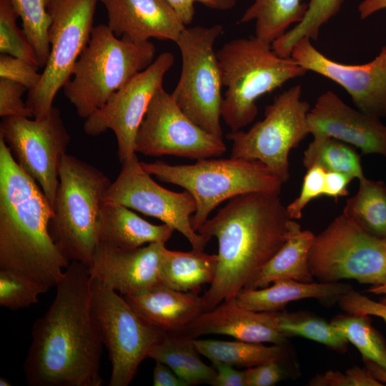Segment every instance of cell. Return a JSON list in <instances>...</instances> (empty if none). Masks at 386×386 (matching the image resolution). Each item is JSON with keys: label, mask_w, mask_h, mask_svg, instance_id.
I'll return each mask as SVG.
<instances>
[{"label": "cell", "mask_w": 386, "mask_h": 386, "mask_svg": "<svg viewBox=\"0 0 386 386\" xmlns=\"http://www.w3.org/2000/svg\"><path fill=\"white\" fill-rule=\"evenodd\" d=\"M89 268L71 262L31 328L23 369L30 386H100L103 342L91 312Z\"/></svg>", "instance_id": "obj_1"}, {"label": "cell", "mask_w": 386, "mask_h": 386, "mask_svg": "<svg viewBox=\"0 0 386 386\" xmlns=\"http://www.w3.org/2000/svg\"><path fill=\"white\" fill-rule=\"evenodd\" d=\"M290 217L279 195L254 192L229 199L197 232L218 241L217 272L202 297L214 309L247 290L285 242Z\"/></svg>", "instance_id": "obj_2"}, {"label": "cell", "mask_w": 386, "mask_h": 386, "mask_svg": "<svg viewBox=\"0 0 386 386\" xmlns=\"http://www.w3.org/2000/svg\"><path fill=\"white\" fill-rule=\"evenodd\" d=\"M53 207L0 137V269L56 287L69 262L49 232Z\"/></svg>", "instance_id": "obj_3"}, {"label": "cell", "mask_w": 386, "mask_h": 386, "mask_svg": "<svg viewBox=\"0 0 386 386\" xmlns=\"http://www.w3.org/2000/svg\"><path fill=\"white\" fill-rule=\"evenodd\" d=\"M217 56L226 87L221 117L231 132L239 131L253 122L260 96L307 72L291 56L277 55L271 44L255 36L226 42Z\"/></svg>", "instance_id": "obj_4"}, {"label": "cell", "mask_w": 386, "mask_h": 386, "mask_svg": "<svg viewBox=\"0 0 386 386\" xmlns=\"http://www.w3.org/2000/svg\"><path fill=\"white\" fill-rule=\"evenodd\" d=\"M155 46L117 37L107 24L94 26L90 39L64 86V96L86 119L153 61Z\"/></svg>", "instance_id": "obj_5"}, {"label": "cell", "mask_w": 386, "mask_h": 386, "mask_svg": "<svg viewBox=\"0 0 386 386\" xmlns=\"http://www.w3.org/2000/svg\"><path fill=\"white\" fill-rule=\"evenodd\" d=\"M111 184L95 167L72 155L63 157L49 232L69 262L91 266L99 244V217Z\"/></svg>", "instance_id": "obj_6"}, {"label": "cell", "mask_w": 386, "mask_h": 386, "mask_svg": "<svg viewBox=\"0 0 386 386\" xmlns=\"http://www.w3.org/2000/svg\"><path fill=\"white\" fill-rule=\"evenodd\" d=\"M140 164L150 175L191 194L197 205L191 218L196 232L224 201L254 192L279 195L284 184L261 162L232 157L204 159L191 164L172 165L163 161Z\"/></svg>", "instance_id": "obj_7"}, {"label": "cell", "mask_w": 386, "mask_h": 386, "mask_svg": "<svg viewBox=\"0 0 386 386\" xmlns=\"http://www.w3.org/2000/svg\"><path fill=\"white\" fill-rule=\"evenodd\" d=\"M222 31L221 24L184 28L175 42L182 56V69L171 93L177 106L192 121L222 139L223 85L214 44Z\"/></svg>", "instance_id": "obj_8"}, {"label": "cell", "mask_w": 386, "mask_h": 386, "mask_svg": "<svg viewBox=\"0 0 386 386\" xmlns=\"http://www.w3.org/2000/svg\"><path fill=\"white\" fill-rule=\"evenodd\" d=\"M308 264L319 282L354 279L380 285L386 282V239L365 232L342 213L315 235Z\"/></svg>", "instance_id": "obj_9"}, {"label": "cell", "mask_w": 386, "mask_h": 386, "mask_svg": "<svg viewBox=\"0 0 386 386\" xmlns=\"http://www.w3.org/2000/svg\"><path fill=\"white\" fill-rule=\"evenodd\" d=\"M99 0H46L51 17L48 32L50 52L36 86L28 91L26 104L34 119H41L54 107V98L68 82L94 28Z\"/></svg>", "instance_id": "obj_10"}, {"label": "cell", "mask_w": 386, "mask_h": 386, "mask_svg": "<svg viewBox=\"0 0 386 386\" xmlns=\"http://www.w3.org/2000/svg\"><path fill=\"white\" fill-rule=\"evenodd\" d=\"M302 88L295 85L278 95L265 107L264 117L248 131L231 132V156L257 160L284 183L290 178L289 154L307 134L309 104L302 99Z\"/></svg>", "instance_id": "obj_11"}, {"label": "cell", "mask_w": 386, "mask_h": 386, "mask_svg": "<svg viewBox=\"0 0 386 386\" xmlns=\"http://www.w3.org/2000/svg\"><path fill=\"white\" fill-rule=\"evenodd\" d=\"M91 304L112 364L109 385L127 386L165 332L142 319L123 296L93 279Z\"/></svg>", "instance_id": "obj_12"}, {"label": "cell", "mask_w": 386, "mask_h": 386, "mask_svg": "<svg viewBox=\"0 0 386 386\" xmlns=\"http://www.w3.org/2000/svg\"><path fill=\"white\" fill-rule=\"evenodd\" d=\"M0 137L18 165L38 183L53 206L61 162L70 142L60 110L54 106L39 119L4 117Z\"/></svg>", "instance_id": "obj_13"}, {"label": "cell", "mask_w": 386, "mask_h": 386, "mask_svg": "<svg viewBox=\"0 0 386 386\" xmlns=\"http://www.w3.org/2000/svg\"><path fill=\"white\" fill-rule=\"evenodd\" d=\"M174 62L171 52L162 53L85 119L83 129L88 136L96 137L108 130L114 133L121 164L137 157L135 140L139 127L154 95L163 87L164 76Z\"/></svg>", "instance_id": "obj_14"}, {"label": "cell", "mask_w": 386, "mask_h": 386, "mask_svg": "<svg viewBox=\"0 0 386 386\" xmlns=\"http://www.w3.org/2000/svg\"><path fill=\"white\" fill-rule=\"evenodd\" d=\"M226 149L223 139L192 121L163 87L154 95L135 140L136 152L152 157L200 160L220 157Z\"/></svg>", "instance_id": "obj_15"}, {"label": "cell", "mask_w": 386, "mask_h": 386, "mask_svg": "<svg viewBox=\"0 0 386 386\" xmlns=\"http://www.w3.org/2000/svg\"><path fill=\"white\" fill-rule=\"evenodd\" d=\"M104 202L120 204L159 219L184 235L193 249L204 250L209 242L192 226L191 216L197 205L191 194L186 190L173 192L155 182L137 157L122 164L117 178L105 192Z\"/></svg>", "instance_id": "obj_16"}, {"label": "cell", "mask_w": 386, "mask_h": 386, "mask_svg": "<svg viewBox=\"0 0 386 386\" xmlns=\"http://www.w3.org/2000/svg\"><path fill=\"white\" fill-rule=\"evenodd\" d=\"M290 56L307 71L340 85L360 111L379 118L386 117V46L371 61L352 65L327 57L311 39L303 38L295 44Z\"/></svg>", "instance_id": "obj_17"}, {"label": "cell", "mask_w": 386, "mask_h": 386, "mask_svg": "<svg viewBox=\"0 0 386 386\" xmlns=\"http://www.w3.org/2000/svg\"><path fill=\"white\" fill-rule=\"evenodd\" d=\"M164 247L162 242L129 249L99 243L88 268L93 279L123 297L142 295L162 284Z\"/></svg>", "instance_id": "obj_18"}, {"label": "cell", "mask_w": 386, "mask_h": 386, "mask_svg": "<svg viewBox=\"0 0 386 386\" xmlns=\"http://www.w3.org/2000/svg\"><path fill=\"white\" fill-rule=\"evenodd\" d=\"M310 134L332 137L364 154L386 157V126L379 117L347 105L332 91L322 94L307 114Z\"/></svg>", "instance_id": "obj_19"}, {"label": "cell", "mask_w": 386, "mask_h": 386, "mask_svg": "<svg viewBox=\"0 0 386 386\" xmlns=\"http://www.w3.org/2000/svg\"><path fill=\"white\" fill-rule=\"evenodd\" d=\"M108 16V26L117 37L134 42L154 38L177 41L187 26L166 0H99Z\"/></svg>", "instance_id": "obj_20"}, {"label": "cell", "mask_w": 386, "mask_h": 386, "mask_svg": "<svg viewBox=\"0 0 386 386\" xmlns=\"http://www.w3.org/2000/svg\"><path fill=\"white\" fill-rule=\"evenodd\" d=\"M181 332L193 339L214 334L245 342L276 345H283L287 338L278 328L276 312L245 309L235 298L203 312Z\"/></svg>", "instance_id": "obj_21"}, {"label": "cell", "mask_w": 386, "mask_h": 386, "mask_svg": "<svg viewBox=\"0 0 386 386\" xmlns=\"http://www.w3.org/2000/svg\"><path fill=\"white\" fill-rule=\"evenodd\" d=\"M124 297L142 319L165 332H181L204 312L198 294L162 284L144 294Z\"/></svg>", "instance_id": "obj_22"}, {"label": "cell", "mask_w": 386, "mask_h": 386, "mask_svg": "<svg viewBox=\"0 0 386 386\" xmlns=\"http://www.w3.org/2000/svg\"><path fill=\"white\" fill-rule=\"evenodd\" d=\"M174 231L166 224H153L117 203L104 202L98 220L99 243L126 249L149 243H166Z\"/></svg>", "instance_id": "obj_23"}, {"label": "cell", "mask_w": 386, "mask_h": 386, "mask_svg": "<svg viewBox=\"0 0 386 386\" xmlns=\"http://www.w3.org/2000/svg\"><path fill=\"white\" fill-rule=\"evenodd\" d=\"M267 287L244 290L235 297L242 307L263 312L282 310L290 302L314 298L319 300H338L352 287L342 282H302L292 279H277Z\"/></svg>", "instance_id": "obj_24"}, {"label": "cell", "mask_w": 386, "mask_h": 386, "mask_svg": "<svg viewBox=\"0 0 386 386\" xmlns=\"http://www.w3.org/2000/svg\"><path fill=\"white\" fill-rule=\"evenodd\" d=\"M314 237L311 231L302 230L299 223L290 219L285 242L263 267L247 290L263 288L281 279L314 282L308 264Z\"/></svg>", "instance_id": "obj_25"}, {"label": "cell", "mask_w": 386, "mask_h": 386, "mask_svg": "<svg viewBox=\"0 0 386 386\" xmlns=\"http://www.w3.org/2000/svg\"><path fill=\"white\" fill-rule=\"evenodd\" d=\"M217 254L193 249L188 252L164 249L161 264L162 284L175 290L198 294L202 285L213 282Z\"/></svg>", "instance_id": "obj_26"}, {"label": "cell", "mask_w": 386, "mask_h": 386, "mask_svg": "<svg viewBox=\"0 0 386 386\" xmlns=\"http://www.w3.org/2000/svg\"><path fill=\"white\" fill-rule=\"evenodd\" d=\"M307 8L302 0H254L239 23L254 21V36L272 44L302 19Z\"/></svg>", "instance_id": "obj_27"}, {"label": "cell", "mask_w": 386, "mask_h": 386, "mask_svg": "<svg viewBox=\"0 0 386 386\" xmlns=\"http://www.w3.org/2000/svg\"><path fill=\"white\" fill-rule=\"evenodd\" d=\"M199 353L212 364L224 363L236 368L252 367L269 362H279L284 355L282 345L266 346L263 343L242 340L224 341L194 338Z\"/></svg>", "instance_id": "obj_28"}, {"label": "cell", "mask_w": 386, "mask_h": 386, "mask_svg": "<svg viewBox=\"0 0 386 386\" xmlns=\"http://www.w3.org/2000/svg\"><path fill=\"white\" fill-rule=\"evenodd\" d=\"M342 213L365 232L386 239V185L364 177L357 193L346 202Z\"/></svg>", "instance_id": "obj_29"}, {"label": "cell", "mask_w": 386, "mask_h": 386, "mask_svg": "<svg viewBox=\"0 0 386 386\" xmlns=\"http://www.w3.org/2000/svg\"><path fill=\"white\" fill-rule=\"evenodd\" d=\"M304 151L303 166L322 167L326 172H339L352 179L365 177L360 157L352 146L332 137L316 135Z\"/></svg>", "instance_id": "obj_30"}, {"label": "cell", "mask_w": 386, "mask_h": 386, "mask_svg": "<svg viewBox=\"0 0 386 386\" xmlns=\"http://www.w3.org/2000/svg\"><path fill=\"white\" fill-rule=\"evenodd\" d=\"M345 0H310L302 19L272 43L274 51L290 57L295 44L303 38L317 40L322 26L340 10Z\"/></svg>", "instance_id": "obj_31"}, {"label": "cell", "mask_w": 386, "mask_h": 386, "mask_svg": "<svg viewBox=\"0 0 386 386\" xmlns=\"http://www.w3.org/2000/svg\"><path fill=\"white\" fill-rule=\"evenodd\" d=\"M330 324L358 350L362 359L386 369V343L371 325L369 315H340Z\"/></svg>", "instance_id": "obj_32"}, {"label": "cell", "mask_w": 386, "mask_h": 386, "mask_svg": "<svg viewBox=\"0 0 386 386\" xmlns=\"http://www.w3.org/2000/svg\"><path fill=\"white\" fill-rule=\"evenodd\" d=\"M277 326L287 337H301L339 352L346 350L348 341L331 324L308 315L277 312Z\"/></svg>", "instance_id": "obj_33"}, {"label": "cell", "mask_w": 386, "mask_h": 386, "mask_svg": "<svg viewBox=\"0 0 386 386\" xmlns=\"http://www.w3.org/2000/svg\"><path fill=\"white\" fill-rule=\"evenodd\" d=\"M22 21L23 29L36 54L39 67L44 68L50 52L48 39L51 17L46 0H9Z\"/></svg>", "instance_id": "obj_34"}, {"label": "cell", "mask_w": 386, "mask_h": 386, "mask_svg": "<svg viewBox=\"0 0 386 386\" xmlns=\"http://www.w3.org/2000/svg\"><path fill=\"white\" fill-rule=\"evenodd\" d=\"M49 287L22 273L0 269V305L15 311L39 302Z\"/></svg>", "instance_id": "obj_35"}, {"label": "cell", "mask_w": 386, "mask_h": 386, "mask_svg": "<svg viewBox=\"0 0 386 386\" xmlns=\"http://www.w3.org/2000/svg\"><path fill=\"white\" fill-rule=\"evenodd\" d=\"M18 17L9 0H0V53L25 60L39 69L32 44L17 25Z\"/></svg>", "instance_id": "obj_36"}, {"label": "cell", "mask_w": 386, "mask_h": 386, "mask_svg": "<svg viewBox=\"0 0 386 386\" xmlns=\"http://www.w3.org/2000/svg\"><path fill=\"white\" fill-rule=\"evenodd\" d=\"M175 335L179 360L186 373L189 385H210L216 375V369L202 362L193 342V338L182 332H175Z\"/></svg>", "instance_id": "obj_37"}, {"label": "cell", "mask_w": 386, "mask_h": 386, "mask_svg": "<svg viewBox=\"0 0 386 386\" xmlns=\"http://www.w3.org/2000/svg\"><path fill=\"white\" fill-rule=\"evenodd\" d=\"M325 174L326 171L317 165L307 169L300 194L286 207L291 219H300L305 207L314 199L324 195Z\"/></svg>", "instance_id": "obj_38"}, {"label": "cell", "mask_w": 386, "mask_h": 386, "mask_svg": "<svg viewBox=\"0 0 386 386\" xmlns=\"http://www.w3.org/2000/svg\"><path fill=\"white\" fill-rule=\"evenodd\" d=\"M313 386H382L366 368L355 366L345 373L330 370L313 377L310 383Z\"/></svg>", "instance_id": "obj_39"}, {"label": "cell", "mask_w": 386, "mask_h": 386, "mask_svg": "<svg viewBox=\"0 0 386 386\" xmlns=\"http://www.w3.org/2000/svg\"><path fill=\"white\" fill-rule=\"evenodd\" d=\"M39 68L21 59L8 54L0 55V78L6 79L24 86L28 91L39 84L41 74Z\"/></svg>", "instance_id": "obj_40"}, {"label": "cell", "mask_w": 386, "mask_h": 386, "mask_svg": "<svg viewBox=\"0 0 386 386\" xmlns=\"http://www.w3.org/2000/svg\"><path fill=\"white\" fill-rule=\"evenodd\" d=\"M27 89L15 81L0 78V117H24L33 114L24 102L22 96Z\"/></svg>", "instance_id": "obj_41"}, {"label": "cell", "mask_w": 386, "mask_h": 386, "mask_svg": "<svg viewBox=\"0 0 386 386\" xmlns=\"http://www.w3.org/2000/svg\"><path fill=\"white\" fill-rule=\"evenodd\" d=\"M339 306L344 312L356 315H372L386 322V305L377 302L353 290L338 299Z\"/></svg>", "instance_id": "obj_42"}, {"label": "cell", "mask_w": 386, "mask_h": 386, "mask_svg": "<svg viewBox=\"0 0 386 386\" xmlns=\"http://www.w3.org/2000/svg\"><path fill=\"white\" fill-rule=\"evenodd\" d=\"M245 371L247 386H272L285 377V372L278 362L263 363Z\"/></svg>", "instance_id": "obj_43"}, {"label": "cell", "mask_w": 386, "mask_h": 386, "mask_svg": "<svg viewBox=\"0 0 386 386\" xmlns=\"http://www.w3.org/2000/svg\"><path fill=\"white\" fill-rule=\"evenodd\" d=\"M212 366L217 373L210 383L213 386H247L246 371L224 364L214 363Z\"/></svg>", "instance_id": "obj_44"}, {"label": "cell", "mask_w": 386, "mask_h": 386, "mask_svg": "<svg viewBox=\"0 0 386 386\" xmlns=\"http://www.w3.org/2000/svg\"><path fill=\"white\" fill-rule=\"evenodd\" d=\"M353 179L339 172H326L324 195L335 200L348 194L347 186Z\"/></svg>", "instance_id": "obj_45"}, {"label": "cell", "mask_w": 386, "mask_h": 386, "mask_svg": "<svg viewBox=\"0 0 386 386\" xmlns=\"http://www.w3.org/2000/svg\"><path fill=\"white\" fill-rule=\"evenodd\" d=\"M152 382L154 386H187L189 384L179 377L169 367L156 361Z\"/></svg>", "instance_id": "obj_46"}, {"label": "cell", "mask_w": 386, "mask_h": 386, "mask_svg": "<svg viewBox=\"0 0 386 386\" xmlns=\"http://www.w3.org/2000/svg\"><path fill=\"white\" fill-rule=\"evenodd\" d=\"M176 11L185 26L193 21L195 9L194 0H166Z\"/></svg>", "instance_id": "obj_47"}, {"label": "cell", "mask_w": 386, "mask_h": 386, "mask_svg": "<svg viewBox=\"0 0 386 386\" xmlns=\"http://www.w3.org/2000/svg\"><path fill=\"white\" fill-rule=\"evenodd\" d=\"M386 9V0H363L358 6L361 19H365L377 11Z\"/></svg>", "instance_id": "obj_48"}, {"label": "cell", "mask_w": 386, "mask_h": 386, "mask_svg": "<svg viewBox=\"0 0 386 386\" xmlns=\"http://www.w3.org/2000/svg\"><path fill=\"white\" fill-rule=\"evenodd\" d=\"M194 1L209 9L219 11L229 10L236 4V0H194Z\"/></svg>", "instance_id": "obj_49"}, {"label": "cell", "mask_w": 386, "mask_h": 386, "mask_svg": "<svg viewBox=\"0 0 386 386\" xmlns=\"http://www.w3.org/2000/svg\"><path fill=\"white\" fill-rule=\"evenodd\" d=\"M363 362L365 368L376 380L382 383H386V369L368 360L363 359Z\"/></svg>", "instance_id": "obj_50"}, {"label": "cell", "mask_w": 386, "mask_h": 386, "mask_svg": "<svg viewBox=\"0 0 386 386\" xmlns=\"http://www.w3.org/2000/svg\"><path fill=\"white\" fill-rule=\"evenodd\" d=\"M367 292L375 295H383L384 297L381 300L380 302L386 305V282L380 285L370 287Z\"/></svg>", "instance_id": "obj_51"}, {"label": "cell", "mask_w": 386, "mask_h": 386, "mask_svg": "<svg viewBox=\"0 0 386 386\" xmlns=\"http://www.w3.org/2000/svg\"><path fill=\"white\" fill-rule=\"evenodd\" d=\"M11 384L9 380L4 377L0 378V385L1 386H10Z\"/></svg>", "instance_id": "obj_52"}]
</instances>
